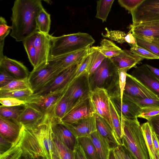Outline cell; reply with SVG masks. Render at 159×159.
I'll return each mask as SVG.
<instances>
[{
	"label": "cell",
	"instance_id": "1",
	"mask_svg": "<svg viewBox=\"0 0 159 159\" xmlns=\"http://www.w3.org/2000/svg\"><path fill=\"white\" fill-rule=\"evenodd\" d=\"M52 116L45 114L37 124L33 126L22 125L20 146L22 155L52 159V154L56 152L52 136Z\"/></svg>",
	"mask_w": 159,
	"mask_h": 159
},
{
	"label": "cell",
	"instance_id": "2",
	"mask_svg": "<svg viewBox=\"0 0 159 159\" xmlns=\"http://www.w3.org/2000/svg\"><path fill=\"white\" fill-rule=\"evenodd\" d=\"M43 8L41 0H16L11 8V31L10 35L23 42L38 30L36 19Z\"/></svg>",
	"mask_w": 159,
	"mask_h": 159
},
{
	"label": "cell",
	"instance_id": "3",
	"mask_svg": "<svg viewBox=\"0 0 159 159\" xmlns=\"http://www.w3.org/2000/svg\"><path fill=\"white\" fill-rule=\"evenodd\" d=\"M123 128L122 145L135 159H149L147 148L137 118H121Z\"/></svg>",
	"mask_w": 159,
	"mask_h": 159
},
{
	"label": "cell",
	"instance_id": "4",
	"mask_svg": "<svg viewBox=\"0 0 159 159\" xmlns=\"http://www.w3.org/2000/svg\"><path fill=\"white\" fill-rule=\"evenodd\" d=\"M50 57L80 50L90 47L95 41L89 34L79 32L57 37L51 35Z\"/></svg>",
	"mask_w": 159,
	"mask_h": 159
},
{
	"label": "cell",
	"instance_id": "5",
	"mask_svg": "<svg viewBox=\"0 0 159 159\" xmlns=\"http://www.w3.org/2000/svg\"><path fill=\"white\" fill-rule=\"evenodd\" d=\"M92 90L96 88L106 90L110 96L120 93L118 69L110 59L105 58L94 73L89 77Z\"/></svg>",
	"mask_w": 159,
	"mask_h": 159
},
{
	"label": "cell",
	"instance_id": "6",
	"mask_svg": "<svg viewBox=\"0 0 159 159\" xmlns=\"http://www.w3.org/2000/svg\"><path fill=\"white\" fill-rule=\"evenodd\" d=\"M80 63L60 73L48 84L34 91L32 94L28 98L44 96L66 90L74 81L76 72Z\"/></svg>",
	"mask_w": 159,
	"mask_h": 159
},
{
	"label": "cell",
	"instance_id": "7",
	"mask_svg": "<svg viewBox=\"0 0 159 159\" xmlns=\"http://www.w3.org/2000/svg\"><path fill=\"white\" fill-rule=\"evenodd\" d=\"M130 13L133 25L159 21V0H143Z\"/></svg>",
	"mask_w": 159,
	"mask_h": 159
},
{
	"label": "cell",
	"instance_id": "8",
	"mask_svg": "<svg viewBox=\"0 0 159 159\" xmlns=\"http://www.w3.org/2000/svg\"><path fill=\"white\" fill-rule=\"evenodd\" d=\"M91 91L89 77L87 73L77 78L67 88L64 95L72 108L78 102L89 97Z\"/></svg>",
	"mask_w": 159,
	"mask_h": 159
},
{
	"label": "cell",
	"instance_id": "9",
	"mask_svg": "<svg viewBox=\"0 0 159 159\" xmlns=\"http://www.w3.org/2000/svg\"><path fill=\"white\" fill-rule=\"evenodd\" d=\"M89 98L95 114L104 119L113 131L109 104L110 98L107 91L104 89L96 88L91 91Z\"/></svg>",
	"mask_w": 159,
	"mask_h": 159
},
{
	"label": "cell",
	"instance_id": "10",
	"mask_svg": "<svg viewBox=\"0 0 159 159\" xmlns=\"http://www.w3.org/2000/svg\"><path fill=\"white\" fill-rule=\"evenodd\" d=\"M60 73L56 66L49 62L39 69L33 70L28 78L30 89L34 92L48 84Z\"/></svg>",
	"mask_w": 159,
	"mask_h": 159
},
{
	"label": "cell",
	"instance_id": "11",
	"mask_svg": "<svg viewBox=\"0 0 159 159\" xmlns=\"http://www.w3.org/2000/svg\"><path fill=\"white\" fill-rule=\"evenodd\" d=\"M66 91L62 90L36 97L28 98L24 101L25 102V104L30 106L45 114L52 115L55 106Z\"/></svg>",
	"mask_w": 159,
	"mask_h": 159
},
{
	"label": "cell",
	"instance_id": "12",
	"mask_svg": "<svg viewBox=\"0 0 159 159\" xmlns=\"http://www.w3.org/2000/svg\"><path fill=\"white\" fill-rule=\"evenodd\" d=\"M95 114L89 96L76 103L61 121L74 123L80 120L93 116Z\"/></svg>",
	"mask_w": 159,
	"mask_h": 159
},
{
	"label": "cell",
	"instance_id": "13",
	"mask_svg": "<svg viewBox=\"0 0 159 159\" xmlns=\"http://www.w3.org/2000/svg\"><path fill=\"white\" fill-rule=\"evenodd\" d=\"M51 36L49 34H45L38 31L32 35L38 58L39 68L38 69L48 64L50 56Z\"/></svg>",
	"mask_w": 159,
	"mask_h": 159
},
{
	"label": "cell",
	"instance_id": "14",
	"mask_svg": "<svg viewBox=\"0 0 159 159\" xmlns=\"http://www.w3.org/2000/svg\"><path fill=\"white\" fill-rule=\"evenodd\" d=\"M90 47L54 57H50L48 62L55 66L61 72L71 66L80 63L89 53Z\"/></svg>",
	"mask_w": 159,
	"mask_h": 159
},
{
	"label": "cell",
	"instance_id": "15",
	"mask_svg": "<svg viewBox=\"0 0 159 159\" xmlns=\"http://www.w3.org/2000/svg\"><path fill=\"white\" fill-rule=\"evenodd\" d=\"M159 99V79L146 66L143 64L134 68L130 74Z\"/></svg>",
	"mask_w": 159,
	"mask_h": 159
},
{
	"label": "cell",
	"instance_id": "16",
	"mask_svg": "<svg viewBox=\"0 0 159 159\" xmlns=\"http://www.w3.org/2000/svg\"><path fill=\"white\" fill-rule=\"evenodd\" d=\"M123 94L137 99H159L140 82L128 73Z\"/></svg>",
	"mask_w": 159,
	"mask_h": 159
},
{
	"label": "cell",
	"instance_id": "17",
	"mask_svg": "<svg viewBox=\"0 0 159 159\" xmlns=\"http://www.w3.org/2000/svg\"><path fill=\"white\" fill-rule=\"evenodd\" d=\"M109 97L121 118L133 119L138 118L141 108L135 103L124 99L121 102L120 93H114Z\"/></svg>",
	"mask_w": 159,
	"mask_h": 159
},
{
	"label": "cell",
	"instance_id": "18",
	"mask_svg": "<svg viewBox=\"0 0 159 159\" xmlns=\"http://www.w3.org/2000/svg\"><path fill=\"white\" fill-rule=\"evenodd\" d=\"M62 123L76 139L89 138L92 133L97 130L95 114L93 116L80 120L75 123Z\"/></svg>",
	"mask_w": 159,
	"mask_h": 159
},
{
	"label": "cell",
	"instance_id": "19",
	"mask_svg": "<svg viewBox=\"0 0 159 159\" xmlns=\"http://www.w3.org/2000/svg\"><path fill=\"white\" fill-rule=\"evenodd\" d=\"M129 28L135 37L144 40L159 42V21L135 25L131 24Z\"/></svg>",
	"mask_w": 159,
	"mask_h": 159
},
{
	"label": "cell",
	"instance_id": "20",
	"mask_svg": "<svg viewBox=\"0 0 159 159\" xmlns=\"http://www.w3.org/2000/svg\"><path fill=\"white\" fill-rule=\"evenodd\" d=\"M0 68L16 79H27L30 74L28 69L23 63L4 55L0 57Z\"/></svg>",
	"mask_w": 159,
	"mask_h": 159
},
{
	"label": "cell",
	"instance_id": "21",
	"mask_svg": "<svg viewBox=\"0 0 159 159\" xmlns=\"http://www.w3.org/2000/svg\"><path fill=\"white\" fill-rule=\"evenodd\" d=\"M52 129L53 134L65 145L73 151L76 139L61 120L52 116Z\"/></svg>",
	"mask_w": 159,
	"mask_h": 159
},
{
	"label": "cell",
	"instance_id": "22",
	"mask_svg": "<svg viewBox=\"0 0 159 159\" xmlns=\"http://www.w3.org/2000/svg\"><path fill=\"white\" fill-rule=\"evenodd\" d=\"M22 126L16 120L0 116V136L12 143L19 136Z\"/></svg>",
	"mask_w": 159,
	"mask_h": 159
},
{
	"label": "cell",
	"instance_id": "23",
	"mask_svg": "<svg viewBox=\"0 0 159 159\" xmlns=\"http://www.w3.org/2000/svg\"><path fill=\"white\" fill-rule=\"evenodd\" d=\"M97 130L109 145L111 149L120 145L110 125L103 118L95 114Z\"/></svg>",
	"mask_w": 159,
	"mask_h": 159
},
{
	"label": "cell",
	"instance_id": "24",
	"mask_svg": "<svg viewBox=\"0 0 159 159\" xmlns=\"http://www.w3.org/2000/svg\"><path fill=\"white\" fill-rule=\"evenodd\" d=\"M110 59L118 69L125 68L130 69L143 59L134 54L130 50H123L119 55Z\"/></svg>",
	"mask_w": 159,
	"mask_h": 159
},
{
	"label": "cell",
	"instance_id": "25",
	"mask_svg": "<svg viewBox=\"0 0 159 159\" xmlns=\"http://www.w3.org/2000/svg\"><path fill=\"white\" fill-rule=\"evenodd\" d=\"M24 111L16 120L24 126H30L37 124L45 114L28 105L25 104Z\"/></svg>",
	"mask_w": 159,
	"mask_h": 159
},
{
	"label": "cell",
	"instance_id": "26",
	"mask_svg": "<svg viewBox=\"0 0 159 159\" xmlns=\"http://www.w3.org/2000/svg\"><path fill=\"white\" fill-rule=\"evenodd\" d=\"M91 140L100 159H108L111 150L109 145L97 130L89 137Z\"/></svg>",
	"mask_w": 159,
	"mask_h": 159
},
{
	"label": "cell",
	"instance_id": "27",
	"mask_svg": "<svg viewBox=\"0 0 159 159\" xmlns=\"http://www.w3.org/2000/svg\"><path fill=\"white\" fill-rule=\"evenodd\" d=\"M94 47L106 58L110 59L119 55L123 50L112 41L106 39L101 41L100 46Z\"/></svg>",
	"mask_w": 159,
	"mask_h": 159
},
{
	"label": "cell",
	"instance_id": "28",
	"mask_svg": "<svg viewBox=\"0 0 159 159\" xmlns=\"http://www.w3.org/2000/svg\"><path fill=\"white\" fill-rule=\"evenodd\" d=\"M109 104L113 131L119 145H121L122 138L123 135V129L122 126L121 118L110 98Z\"/></svg>",
	"mask_w": 159,
	"mask_h": 159
},
{
	"label": "cell",
	"instance_id": "29",
	"mask_svg": "<svg viewBox=\"0 0 159 159\" xmlns=\"http://www.w3.org/2000/svg\"><path fill=\"white\" fill-rule=\"evenodd\" d=\"M141 128L148 151L149 159H157L153 144L152 130L148 122L147 121L142 124Z\"/></svg>",
	"mask_w": 159,
	"mask_h": 159
},
{
	"label": "cell",
	"instance_id": "30",
	"mask_svg": "<svg viewBox=\"0 0 159 159\" xmlns=\"http://www.w3.org/2000/svg\"><path fill=\"white\" fill-rule=\"evenodd\" d=\"M38 31L49 34L51 24L50 15L43 8L39 12L36 19Z\"/></svg>",
	"mask_w": 159,
	"mask_h": 159
},
{
	"label": "cell",
	"instance_id": "31",
	"mask_svg": "<svg viewBox=\"0 0 159 159\" xmlns=\"http://www.w3.org/2000/svg\"><path fill=\"white\" fill-rule=\"evenodd\" d=\"M22 42L29 60L33 66V70L38 69L39 68L38 58L34 45L32 35Z\"/></svg>",
	"mask_w": 159,
	"mask_h": 159
},
{
	"label": "cell",
	"instance_id": "32",
	"mask_svg": "<svg viewBox=\"0 0 159 159\" xmlns=\"http://www.w3.org/2000/svg\"><path fill=\"white\" fill-rule=\"evenodd\" d=\"M72 108V105L64 94L55 106L52 116L55 118L61 120Z\"/></svg>",
	"mask_w": 159,
	"mask_h": 159
},
{
	"label": "cell",
	"instance_id": "33",
	"mask_svg": "<svg viewBox=\"0 0 159 159\" xmlns=\"http://www.w3.org/2000/svg\"><path fill=\"white\" fill-rule=\"evenodd\" d=\"M52 136L55 148L60 159H75L73 151L62 143L53 132Z\"/></svg>",
	"mask_w": 159,
	"mask_h": 159
},
{
	"label": "cell",
	"instance_id": "34",
	"mask_svg": "<svg viewBox=\"0 0 159 159\" xmlns=\"http://www.w3.org/2000/svg\"><path fill=\"white\" fill-rule=\"evenodd\" d=\"M114 0H101L97 1L96 17L106 22Z\"/></svg>",
	"mask_w": 159,
	"mask_h": 159
},
{
	"label": "cell",
	"instance_id": "35",
	"mask_svg": "<svg viewBox=\"0 0 159 159\" xmlns=\"http://www.w3.org/2000/svg\"><path fill=\"white\" fill-rule=\"evenodd\" d=\"M25 105L13 107L0 106V116L17 120L25 108Z\"/></svg>",
	"mask_w": 159,
	"mask_h": 159
},
{
	"label": "cell",
	"instance_id": "36",
	"mask_svg": "<svg viewBox=\"0 0 159 159\" xmlns=\"http://www.w3.org/2000/svg\"><path fill=\"white\" fill-rule=\"evenodd\" d=\"M13 143L10 148L4 153L0 155V159H20L22 151L20 146L21 134Z\"/></svg>",
	"mask_w": 159,
	"mask_h": 159
},
{
	"label": "cell",
	"instance_id": "37",
	"mask_svg": "<svg viewBox=\"0 0 159 159\" xmlns=\"http://www.w3.org/2000/svg\"><path fill=\"white\" fill-rule=\"evenodd\" d=\"M123 99L131 101L137 105L141 109L152 107L159 108V99L150 98L137 99L123 94Z\"/></svg>",
	"mask_w": 159,
	"mask_h": 159
},
{
	"label": "cell",
	"instance_id": "38",
	"mask_svg": "<svg viewBox=\"0 0 159 159\" xmlns=\"http://www.w3.org/2000/svg\"><path fill=\"white\" fill-rule=\"evenodd\" d=\"M92 58L87 72L89 77L92 75L106 58L105 57L94 47H90Z\"/></svg>",
	"mask_w": 159,
	"mask_h": 159
},
{
	"label": "cell",
	"instance_id": "39",
	"mask_svg": "<svg viewBox=\"0 0 159 159\" xmlns=\"http://www.w3.org/2000/svg\"><path fill=\"white\" fill-rule=\"evenodd\" d=\"M33 93L30 89L11 91L0 90V98L11 97L24 101L31 96Z\"/></svg>",
	"mask_w": 159,
	"mask_h": 159
},
{
	"label": "cell",
	"instance_id": "40",
	"mask_svg": "<svg viewBox=\"0 0 159 159\" xmlns=\"http://www.w3.org/2000/svg\"><path fill=\"white\" fill-rule=\"evenodd\" d=\"M30 89L28 78L15 79L5 86L0 88V90L11 91Z\"/></svg>",
	"mask_w": 159,
	"mask_h": 159
},
{
	"label": "cell",
	"instance_id": "41",
	"mask_svg": "<svg viewBox=\"0 0 159 159\" xmlns=\"http://www.w3.org/2000/svg\"><path fill=\"white\" fill-rule=\"evenodd\" d=\"M90 159H100L90 139L84 137L78 139Z\"/></svg>",
	"mask_w": 159,
	"mask_h": 159
},
{
	"label": "cell",
	"instance_id": "42",
	"mask_svg": "<svg viewBox=\"0 0 159 159\" xmlns=\"http://www.w3.org/2000/svg\"><path fill=\"white\" fill-rule=\"evenodd\" d=\"M11 30V26L8 25L5 18L1 16L0 17V57L4 55L3 50L5 39Z\"/></svg>",
	"mask_w": 159,
	"mask_h": 159
},
{
	"label": "cell",
	"instance_id": "43",
	"mask_svg": "<svg viewBox=\"0 0 159 159\" xmlns=\"http://www.w3.org/2000/svg\"><path fill=\"white\" fill-rule=\"evenodd\" d=\"M137 44L159 57V42L144 40L134 36Z\"/></svg>",
	"mask_w": 159,
	"mask_h": 159
},
{
	"label": "cell",
	"instance_id": "44",
	"mask_svg": "<svg viewBox=\"0 0 159 159\" xmlns=\"http://www.w3.org/2000/svg\"><path fill=\"white\" fill-rule=\"evenodd\" d=\"M106 32L102 34L103 37L108 38L120 44L125 42V37L126 34L124 31L119 30H109L107 28L105 29Z\"/></svg>",
	"mask_w": 159,
	"mask_h": 159
},
{
	"label": "cell",
	"instance_id": "45",
	"mask_svg": "<svg viewBox=\"0 0 159 159\" xmlns=\"http://www.w3.org/2000/svg\"><path fill=\"white\" fill-rule=\"evenodd\" d=\"M130 50L134 54L143 59H159V57L148 50L137 44L131 47Z\"/></svg>",
	"mask_w": 159,
	"mask_h": 159
},
{
	"label": "cell",
	"instance_id": "46",
	"mask_svg": "<svg viewBox=\"0 0 159 159\" xmlns=\"http://www.w3.org/2000/svg\"><path fill=\"white\" fill-rule=\"evenodd\" d=\"M129 69V68H128L118 69L121 102L123 100L124 91L126 84L127 75V71Z\"/></svg>",
	"mask_w": 159,
	"mask_h": 159
},
{
	"label": "cell",
	"instance_id": "47",
	"mask_svg": "<svg viewBox=\"0 0 159 159\" xmlns=\"http://www.w3.org/2000/svg\"><path fill=\"white\" fill-rule=\"evenodd\" d=\"M159 114V108L148 107L141 108L138 117L147 120L150 118Z\"/></svg>",
	"mask_w": 159,
	"mask_h": 159
},
{
	"label": "cell",
	"instance_id": "48",
	"mask_svg": "<svg viewBox=\"0 0 159 159\" xmlns=\"http://www.w3.org/2000/svg\"><path fill=\"white\" fill-rule=\"evenodd\" d=\"M143 0H119L118 2L121 6L131 13Z\"/></svg>",
	"mask_w": 159,
	"mask_h": 159
},
{
	"label": "cell",
	"instance_id": "49",
	"mask_svg": "<svg viewBox=\"0 0 159 159\" xmlns=\"http://www.w3.org/2000/svg\"><path fill=\"white\" fill-rule=\"evenodd\" d=\"M0 102L1 105L5 107H13L25 104L24 101L11 97L0 98Z\"/></svg>",
	"mask_w": 159,
	"mask_h": 159
},
{
	"label": "cell",
	"instance_id": "50",
	"mask_svg": "<svg viewBox=\"0 0 159 159\" xmlns=\"http://www.w3.org/2000/svg\"><path fill=\"white\" fill-rule=\"evenodd\" d=\"M73 151L75 159H90L78 139H76Z\"/></svg>",
	"mask_w": 159,
	"mask_h": 159
},
{
	"label": "cell",
	"instance_id": "51",
	"mask_svg": "<svg viewBox=\"0 0 159 159\" xmlns=\"http://www.w3.org/2000/svg\"><path fill=\"white\" fill-rule=\"evenodd\" d=\"M15 79L6 70L0 68V88L7 85Z\"/></svg>",
	"mask_w": 159,
	"mask_h": 159
},
{
	"label": "cell",
	"instance_id": "52",
	"mask_svg": "<svg viewBox=\"0 0 159 159\" xmlns=\"http://www.w3.org/2000/svg\"><path fill=\"white\" fill-rule=\"evenodd\" d=\"M147 120L152 131L159 137V114L150 118Z\"/></svg>",
	"mask_w": 159,
	"mask_h": 159
},
{
	"label": "cell",
	"instance_id": "53",
	"mask_svg": "<svg viewBox=\"0 0 159 159\" xmlns=\"http://www.w3.org/2000/svg\"><path fill=\"white\" fill-rule=\"evenodd\" d=\"M0 155L7 151L12 146L13 143L0 136Z\"/></svg>",
	"mask_w": 159,
	"mask_h": 159
},
{
	"label": "cell",
	"instance_id": "54",
	"mask_svg": "<svg viewBox=\"0 0 159 159\" xmlns=\"http://www.w3.org/2000/svg\"><path fill=\"white\" fill-rule=\"evenodd\" d=\"M125 39V42L127 43L130 47L137 45L136 38L130 30L126 34Z\"/></svg>",
	"mask_w": 159,
	"mask_h": 159
},
{
	"label": "cell",
	"instance_id": "55",
	"mask_svg": "<svg viewBox=\"0 0 159 159\" xmlns=\"http://www.w3.org/2000/svg\"><path fill=\"white\" fill-rule=\"evenodd\" d=\"M121 154L124 159H135L123 145H119Z\"/></svg>",
	"mask_w": 159,
	"mask_h": 159
},
{
	"label": "cell",
	"instance_id": "56",
	"mask_svg": "<svg viewBox=\"0 0 159 159\" xmlns=\"http://www.w3.org/2000/svg\"><path fill=\"white\" fill-rule=\"evenodd\" d=\"M152 136L154 147L158 157L159 156V141L157 135L152 130Z\"/></svg>",
	"mask_w": 159,
	"mask_h": 159
},
{
	"label": "cell",
	"instance_id": "57",
	"mask_svg": "<svg viewBox=\"0 0 159 159\" xmlns=\"http://www.w3.org/2000/svg\"><path fill=\"white\" fill-rule=\"evenodd\" d=\"M112 149L116 159H124L120 153L119 146Z\"/></svg>",
	"mask_w": 159,
	"mask_h": 159
},
{
	"label": "cell",
	"instance_id": "58",
	"mask_svg": "<svg viewBox=\"0 0 159 159\" xmlns=\"http://www.w3.org/2000/svg\"><path fill=\"white\" fill-rule=\"evenodd\" d=\"M146 65L153 74L159 79V69L148 64H146Z\"/></svg>",
	"mask_w": 159,
	"mask_h": 159
},
{
	"label": "cell",
	"instance_id": "59",
	"mask_svg": "<svg viewBox=\"0 0 159 159\" xmlns=\"http://www.w3.org/2000/svg\"><path fill=\"white\" fill-rule=\"evenodd\" d=\"M20 159H37L36 158H34L26 155H22Z\"/></svg>",
	"mask_w": 159,
	"mask_h": 159
},
{
	"label": "cell",
	"instance_id": "60",
	"mask_svg": "<svg viewBox=\"0 0 159 159\" xmlns=\"http://www.w3.org/2000/svg\"><path fill=\"white\" fill-rule=\"evenodd\" d=\"M108 159H116L112 149L110 151Z\"/></svg>",
	"mask_w": 159,
	"mask_h": 159
},
{
	"label": "cell",
	"instance_id": "61",
	"mask_svg": "<svg viewBox=\"0 0 159 159\" xmlns=\"http://www.w3.org/2000/svg\"><path fill=\"white\" fill-rule=\"evenodd\" d=\"M52 159H60V158L57 154H53Z\"/></svg>",
	"mask_w": 159,
	"mask_h": 159
},
{
	"label": "cell",
	"instance_id": "62",
	"mask_svg": "<svg viewBox=\"0 0 159 159\" xmlns=\"http://www.w3.org/2000/svg\"><path fill=\"white\" fill-rule=\"evenodd\" d=\"M36 158L37 159H47L45 157H37Z\"/></svg>",
	"mask_w": 159,
	"mask_h": 159
},
{
	"label": "cell",
	"instance_id": "63",
	"mask_svg": "<svg viewBox=\"0 0 159 159\" xmlns=\"http://www.w3.org/2000/svg\"><path fill=\"white\" fill-rule=\"evenodd\" d=\"M157 159H159V156L157 157Z\"/></svg>",
	"mask_w": 159,
	"mask_h": 159
},
{
	"label": "cell",
	"instance_id": "64",
	"mask_svg": "<svg viewBox=\"0 0 159 159\" xmlns=\"http://www.w3.org/2000/svg\"><path fill=\"white\" fill-rule=\"evenodd\" d=\"M157 138H158V140H159V137H158V136H157Z\"/></svg>",
	"mask_w": 159,
	"mask_h": 159
}]
</instances>
